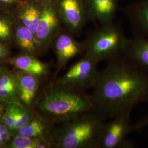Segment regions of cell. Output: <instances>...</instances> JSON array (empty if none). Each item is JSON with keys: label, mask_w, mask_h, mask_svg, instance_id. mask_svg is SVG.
<instances>
[{"label": "cell", "mask_w": 148, "mask_h": 148, "mask_svg": "<svg viewBox=\"0 0 148 148\" xmlns=\"http://www.w3.org/2000/svg\"><path fill=\"white\" fill-rule=\"evenodd\" d=\"M10 63L17 69L38 78L45 76L47 74L48 66L40 60L29 55H21L10 60Z\"/></svg>", "instance_id": "9a60e30c"}, {"label": "cell", "mask_w": 148, "mask_h": 148, "mask_svg": "<svg viewBox=\"0 0 148 148\" xmlns=\"http://www.w3.org/2000/svg\"><path fill=\"white\" fill-rule=\"evenodd\" d=\"M107 62L89 95L95 110L106 119L132 111L148 86V74L123 54Z\"/></svg>", "instance_id": "6da1fadb"}, {"label": "cell", "mask_w": 148, "mask_h": 148, "mask_svg": "<svg viewBox=\"0 0 148 148\" xmlns=\"http://www.w3.org/2000/svg\"><path fill=\"white\" fill-rule=\"evenodd\" d=\"M126 37L121 27L114 22L100 25L84 42V54L99 63L122 54Z\"/></svg>", "instance_id": "277c9868"}, {"label": "cell", "mask_w": 148, "mask_h": 148, "mask_svg": "<svg viewBox=\"0 0 148 148\" xmlns=\"http://www.w3.org/2000/svg\"><path fill=\"white\" fill-rule=\"evenodd\" d=\"M98 64L89 56L84 54L57 82L86 92L93 88L98 78L99 73L98 70Z\"/></svg>", "instance_id": "8992f818"}, {"label": "cell", "mask_w": 148, "mask_h": 148, "mask_svg": "<svg viewBox=\"0 0 148 148\" xmlns=\"http://www.w3.org/2000/svg\"><path fill=\"white\" fill-rule=\"evenodd\" d=\"M41 3V16L35 36L38 51H45L59 33L60 19L55 2Z\"/></svg>", "instance_id": "52a82bcc"}, {"label": "cell", "mask_w": 148, "mask_h": 148, "mask_svg": "<svg viewBox=\"0 0 148 148\" xmlns=\"http://www.w3.org/2000/svg\"><path fill=\"white\" fill-rule=\"evenodd\" d=\"M143 102L148 103V86L144 95H143V98L142 99V103Z\"/></svg>", "instance_id": "484cf974"}, {"label": "cell", "mask_w": 148, "mask_h": 148, "mask_svg": "<svg viewBox=\"0 0 148 148\" xmlns=\"http://www.w3.org/2000/svg\"><path fill=\"white\" fill-rule=\"evenodd\" d=\"M5 143L3 140H2L1 138H0V146L1 147L2 145H3L4 144V143Z\"/></svg>", "instance_id": "f1b7e54d"}, {"label": "cell", "mask_w": 148, "mask_h": 148, "mask_svg": "<svg viewBox=\"0 0 148 148\" xmlns=\"http://www.w3.org/2000/svg\"><path fill=\"white\" fill-rule=\"evenodd\" d=\"M122 54L148 74V38L137 36L126 38Z\"/></svg>", "instance_id": "7c38bea8"}, {"label": "cell", "mask_w": 148, "mask_h": 148, "mask_svg": "<svg viewBox=\"0 0 148 148\" xmlns=\"http://www.w3.org/2000/svg\"><path fill=\"white\" fill-rule=\"evenodd\" d=\"M148 126V111L147 114L137 123L133 126V129L140 130L144 127Z\"/></svg>", "instance_id": "603a6c76"}, {"label": "cell", "mask_w": 148, "mask_h": 148, "mask_svg": "<svg viewBox=\"0 0 148 148\" xmlns=\"http://www.w3.org/2000/svg\"><path fill=\"white\" fill-rule=\"evenodd\" d=\"M11 148H47L53 147L48 138H29L18 134L8 145Z\"/></svg>", "instance_id": "d6986e66"}, {"label": "cell", "mask_w": 148, "mask_h": 148, "mask_svg": "<svg viewBox=\"0 0 148 148\" xmlns=\"http://www.w3.org/2000/svg\"><path fill=\"white\" fill-rule=\"evenodd\" d=\"M15 35L19 46L27 52L33 54L38 52L35 34L21 23L16 26Z\"/></svg>", "instance_id": "ac0fdd59"}, {"label": "cell", "mask_w": 148, "mask_h": 148, "mask_svg": "<svg viewBox=\"0 0 148 148\" xmlns=\"http://www.w3.org/2000/svg\"><path fill=\"white\" fill-rule=\"evenodd\" d=\"M53 123L41 115L34 117L26 125L18 130L19 135L29 138H49L53 130Z\"/></svg>", "instance_id": "2e32d148"}, {"label": "cell", "mask_w": 148, "mask_h": 148, "mask_svg": "<svg viewBox=\"0 0 148 148\" xmlns=\"http://www.w3.org/2000/svg\"><path fill=\"white\" fill-rule=\"evenodd\" d=\"M88 21L104 25L112 23L119 0H84Z\"/></svg>", "instance_id": "30bf717a"}, {"label": "cell", "mask_w": 148, "mask_h": 148, "mask_svg": "<svg viewBox=\"0 0 148 148\" xmlns=\"http://www.w3.org/2000/svg\"><path fill=\"white\" fill-rule=\"evenodd\" d=\"M16 77L20 101L26 105H30L34 100L38 88V78L23 71Z\"/></svg>", "instance_id": "4fadbf2b"}, {"label": "cell", "mask_w": 148, "mask_h": 148, "mask_svg": "<svg viewBox=\"0 0 148 148\" xmlns=\"http://www.w3.org/2000/svg\"><path fill=\"white\" fill-rule=\"evenodd\" d=\"M57 68L63 69L73 59L84 53V42L77 41L70 32H59L54 40Z\"/></svg>", "instance_id": "9c48e42d"}, {"label": "cell", "mask_w": 148, "mask_h": 148, "mask_svg": "<svg viewBox=\"0 0 148 148\" xmlns=\"http://www.w3.org/2000/svg\"><path fill=\"white\" fill-rule=\"evenodd\" d=\"M11 21L5 17H0V40H9L11 38Z\"/></svg>", "instance_id": "7402d4cb"}, {"label": "cell", "mask_w": 148, "mask_h": 148, "mask_svg": "<svg viewBox=\"0 0 148 148\" xmlns=\"http://www.w3.org/2000/svg\"><path fill=\"white\" fill-rule=\"evenodd\" d=\"M125 111L104 122L98 138L97 148H130L134 147L127 136L133 129L131 113Z\"/></svg>", "instance_id": "5b68a950"}, {"label": "cell", "mask_w": 148, "mask_h": 148, "mask_svg": "<svg viewBox=\"0 0 148 148\" xmlns=\"http://www.w3.org/2000/svg\"><path fill=\"white\" fill-rule=\"evenodd\" d=\"M16 106V104H9L4 116V122L7 126L10 131L16 130L15 117Z\"/></svg>", "instance_id": "44dd1931"}, {"label": "cell", "mask_w": 148, "mask_h": 148, "mask_svg": "<svg viewBox=\"0 0 148 148\" xmlns=\"http://www.w3.org/2000/svg\"><path fill=\"white\" fill-rule=\"evenodd\" d=\"M0 100L21 106L18 93L16 76L5 69L0 70Z\"/></svg>", "instance_id": "5bb4252c"}, {"label": "cell", "mask_w": 148, "mask_h": 148, "mask_svg": "<svg viewBox=\"0 0 148 148\" xmlns=\"http://www.w3.org/2000/svg\"><path fill=\"white\" fill-rule=\"evenodd\" d=\"M41 13V3H27L21 9L19 19L21 23L35 34Z\"/></svg>", "instance_id": "e0dca14e"}, {"label": "cell", "mask_w": 148, "mask_h": 148, "mask_svg": "<svg viewBox=\"0 0 148 148\" xmlns=\"http://www.w3.org/2000/svg\"><path fill=\"white\" fill-rule=\"evenodd\" d=\"M41 115L48 121L60 124L95 110L90 95L57 82L47 88L37 102Z\"/></svg>", "instance_id": "7a4b0ae2"}, {"label": "cell", "mask_w": 148, "mask_h": 148, "mask_svg": "<svg viewBox=\"0 0 148 148\" xmlns=\"http://www.w3.org/2000/svg\"><path fill=\"white\" fill-rule=\"evenodd\" d=\"M56 0H39L40 2H56Z\"/></svg>", "instance_id": "83f0119b"}, {"label": "cell", "mask_w": 148, "mask_h": 148, "mask_svg": "<svg viewBox=\"0 0 148 148\" xmlns=\"http://www.w3.org/2000/svg\"><path fill=\"white\" fill-rule=\"evenodd\" d=\"M106 119L95 110L86 112L53 128L48 138L55 148H97Z\"/></svg>", "instance_id": "3957f363"}, {"label": "cell", "mask_w": 148, "mask_h": 148, "mask_svg": "<svg viewBox=\"0 0 148 148\" xmlns=\"http://www.w3.org/2000/svg\"><path fill=\"white\" fill-rule=\"evenodd\" d=\"M8 54V51L7 48L0 43V60L5 58Z\"/></svg>", "instance_id": "cb8c5ba5"}, {"label": "cell", "mask_w": 148, "mask_h": 148, "mask_svg": "<svg viewBox=\"0 0 148 148\" xmlns=\"http://www.w3.org/2000/svg\"><path fill=\"white\" fill-rule=\"evenodd\" d=\"M17 0H0V2L5 5H10L15 2Z\"/></svg>", "instance_id": "4316f807"}, {"label": "cell", "mask_w": 148, "mask_h": 148, "mask_svg": "<svg viewBox=\"0 0 148 148\" xmlns=\"http://www.w3.org/2000/svg\"><path fill=\"white\" fill-rule=\"evenodd\" d=\"M60 19L68 31L79 37L88 21L84 0H56Z\"/></svg>", "instance_id": "ba28073f"}, {"label": "cell", "mask_w": 148, "mask_h": 148, "mask_svg": "<svg viewBox=\"0 0 148 148\" xmlns=\"http://www.w3.org/2000/svg\"><path fill=\"white\" fill-rule=\"evenodd\" d=\"M123 11L135 36L148 38V0L133 2L123 8Z\"/></svg>", "instance_id": "8fae6325"}, {"label": "cell", "mask_w": 148, "mask_h": 148, "mask_svg": "<svg viewBox=\"0 0 148 148\" xmlns=\"http://www.w3.org/2000/svg\"><path fill=\"white\" fill-rule=\"evenodd\" d=\"M0 107H3V106H2V105H1V104H0Z\"/></svg>", "instance_id": "4dcf8cb0"}, {"label": "cell", "mask_w": 148, "mask_h": 148, "mask_svg": "<svg viewBox=\"0 0 148 148\" xmlns=\"http://www.w3.org/2000/svg\"><path fill=\"white\" fill-rule=\"evenodd\" d=\"M10 131L7 126L5 123V122H0V133Z\"/></svg>", "instance_id": "d4e9b609"}, {"label": "cell", "mask_w": 148, "mask_h": 148, "mask_svg": "<svg viewBox=\"0 0 148 148\" xmlns=\"http://www.w3.org/2000/svg\"><path fill=\"white\" fill-rule=\"evenodd\" d=\"M3 110V107H0V116H1V112Z\"/></svg>", "instance_id": "f546056e"}, {"label": "cell", "mask_w": 148, "mask_h": 148, "mask_svg": "<svg viewBox=\"0 0 148 148\" xmlns=\"http://www.w3.org/2000/svg\"><path fill=\"white\" fill-rule=\"evenodd\" d=\"M1 148V146H0V148Z\"/></svg>", "instance_id": "1f68e13d"}, {"label": "cell", "mask_w": 148, "mask_h": 148, "mask_svg": "<svg viewBox=\"0 0 148 148\" xmlns=\"http://www.w3.org/2000/svg\"><path fill=\"white\" fill-rule=\"evenodd\" d=\"M15 117L16 130L26 125L34 117L32 115L31 116L30 113L24 109L22 106L18 104H16V106Z\"/></svg>", "instance_id": "ffe728a7"}]
</instances>
